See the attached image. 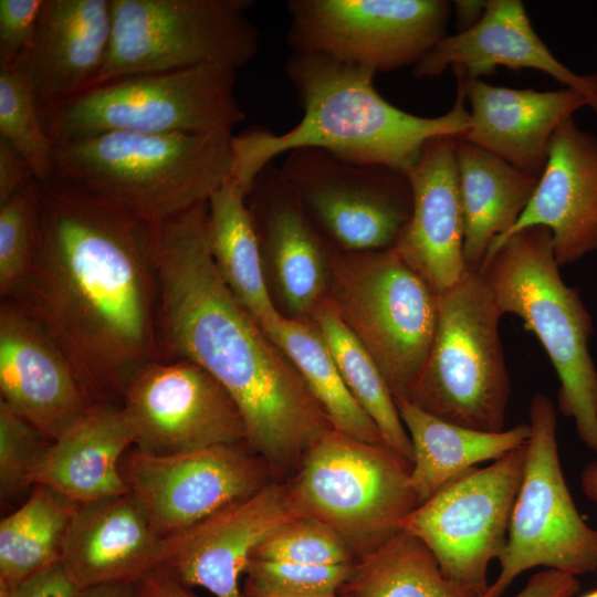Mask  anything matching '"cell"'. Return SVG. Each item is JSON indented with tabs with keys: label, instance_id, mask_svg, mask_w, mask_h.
<instances>
[{
	"label": "cell",
	"instance_id": "60d3db41",
	"mask_svg": "<svg viewBox=\"0 0 597 597\" xmlns=\"http://www.w3.org/2000/svg\"><path fill=\"white\" fill-rule=\"evenodd\" d=\"M35 178L21 154L0 138V205L24 190Z\"/></svg>",
	"mask_w": 597,
	"mask_h": 597
},
{
	"label": "cell",
	"instance_id": "e575fe53",
	"mask_svg": "<svg viewBox=\"0 0 597 597\" xmlns=\"http://www.w3.org/2000/svg\"><path fill=\"white\" fill-rule=\"evenodd\" d=\"M40 240L36 180L0 205V295L13 298L29 280Z\"/></svg>",
	"mask_w": 597,
	"mask_h": 597
},
{
	"label": "cell",
	"instance_id": "2e32d148",
	"mask_svg": "<svg viewBox=\"0 0 597 597\" xmlns=\"http://www.w3.org/2000/svg\"><path fill=\"white\" fill-rule=\"evenodd\" d=\"M121 407L133 447L145 453L174 454L247 439L230 394L189 360L159 359L144 367L127 387Z\"/></svg>",
	"mask_w": 597,
	"mask_h": 597
},
{
	"label": "cell",
	"instance_id": "52a82bcc",
	"mask_svg": "<svg viewBox=\"0 0 597 597\" xmlns=\"http://www.w3.org/2000/svg\"><path fill=\"white\" fill-rule=\"evenodd\" d=\"M235 72L199 65L119 77L41 111L42 123L55 144L113 132H232L245 118Z\"/></svg>",
	"mask_w": 597,
	"mask_h": 597
},
{
	"label": "cell",
	"instance_id": "5b68a950",
	"mask_svg": "<svg viewBox=\"0 0 597 597\" xmlns=\"http://www.w3.org/2000/svg\"><path fill=\"white\" fill-rule=\"evenodd\" d=\"M551 231L523 229L493 247L480 273L502 314H514L544 347L561 386L559 412L575 422L597 457V368L589 352L593 316L576 287L562 279Z\"/></svg>",
	"mask_w": 597,
	"mask_h": 597
},
{
	"label": "cell",
	"instance_id": "484cf974",
	"mask_svg": "<svg viewBox=\"0 0 597 597\" xmlns=\"http://www.w3.org/2000/svg\"><path fill=\"white\" fill-rule=\"evenodd\" d=\"M133 433L121 406L93 404L85 415L52 440L35 473L43 484L78 504L128 492L121 460Z\"/></svg>",
	"mask_w": 597,
	"mask_h": 597
},
{
	"label": "cell",
	"instance_id": "bcb514c9",
	"mask_svg": "<svg viewBox=\"0 0 597 597\" xmlns=\"http://www.w3.org/2000/svg\"><path fill=\"white\" fill-rule=\"evenodd\" d=\"M580 488L588 500L597 503V460L590 461L582 469Z\"/></svg>",
	"mask_w": 597,
	"mask_h": 597
},
{
	"label": "cell",
	"instance_id": "f35d334b",
	"mask_svg": "<svg viewBox=\"0 0 597 597\" xmlns=\"http://www.w3.org/2000/svg\"><path fill=\"white\" fill-rule=\"evenodd\" d=\"M44 0H0V70L15 69L29 50Z\"/></svg>",
	"mask_w": 597,
	"mask_h": 597
},
{
	"label": "cell",
	"instance_id": "4fadbf2b",
	"mask_svg": "<svg viewBox=\"0 0 597 597\" xmlns=\"http://www.w3.org/2000/svg\"><path fill=\"white\" fill-rule=\"evenodd\" d=\"M279 168L314 227L342 251L392 248L410 218L406 171L312 147L285 154Z\"/></svg>",
	"mask_w": 597,
	"mask_h": 597
},
{
	"label": "cell",
	"instance_id": "30bf717a",
	"mask_svg": "<svg viewBox=\"0 0 597 597\" xmlns=\"http://www.w3.org/2000/svg\"><path fill=\"white\" fill-rule=\"evenodd\" d=\"M252 4L250 0H111V45L96 85L199 65L244 67L259 49V32L248 15Z\"/></svg>",
	"mask_w": 597,
	"mask_h": 597
},
{
	"label": "cell",
	"instance_id": "8d00e7d4",
	"mask_svg": "<svg viewBox=\"0 0 597 597\" xmlns=\"http://www.w3.org/2000/svg\"><path fill=\"white\" fill-rule=\"evenodd\" d=\"M52 442L0 400V496L8 502L31 490Z\"/></svg>",
	"mask_w": 597,
	"mask_h": 597
},
{
	"label": "cell",
	"instance_id": "74e56055",
	"mask_svg": "<svg viewBox=\"0 0 597 597\" xmlns=\"http://www.w3.org/2000/svg\"><path fill=\"white\" fill-rule=\"evenodd\" d=\"M354 563L312 565L251 558L244 573L245 584L291 596H332L343 590Z\"/></svg>",
	"mask_w": 597,
	"mask_h": 597
},
{
	"label": "cell",
	"instance_id": "ac0fdd59",
	"mask_svg": "<svg viewBox=\"0 0 597 597\" xmlns=\"http://www.w3.org/2000/svg\"><path fill=\"white\" fill-rule=\"evenodd\" d=\"M0 392L1 401L51 440L93 405L60 346L11 300L0 306Z\"/></svg>",
	"mask_w": 597,
	"mask_h": 597
},
{
	"label": "cell",
	"instance_id": "ab89813d",
	"mask_svg": "<svg viewBox=\"0 0 597 597\" xmlns=\"http://www.w3.org/2000/svg\"><path fill=\"white\" fill-rule=\"evenodd\" d=\"M81 590L57 562L13 587L0 586V597H77Z\"/></svg>",
	"mask_w": 597,
	"mask_h": 597
},
{
	"label": "cell",
	"instance_id": "f546056e",
	"mask_svg": "<svg viewBox=\"0 0 597 597\" xmlns=\"http://www.w3.org/2000/svg\"><path fill=\"white\" fill-rule=\"evenodd\" d=\"M78 503L43 484L0 522V586L23 579L61 562L62 548Z\"/></svg>",
	"mask_w": 597,
	"mask_h": 597
},
{
	"label": "cell",
	"instance_id": "277c9868",
	"mask_svg": "<svg viewBox=\"0 0 597 597\" xmlns=\"http://www.w3.org/2000/svg\"><path fill=\"white\" fill-rule=\"evenodd\" d=\"M232 132H113L55 144L54 176L161 222L207 202L232 175Z\"/></svg>",
	"mask_w": 597,
	"mask_h": 597
},
{
	"label": "cell",
	"instance_id": "ba28073f",
	"mask_svg": "<svg viewBox=\"0 0 597 597\" xmlns=\"http://www.w3.org/2000/svg\"><path fill=\"white\" fill-rule=\"evenodd\" d=\"M411 467L385 443L332 429L285 482L300 513L333 530L357 561L400 531L419 505Z\"/></svg>",
	"mask_w": 597,
	"mask_h": 597
},
{
	"label": "cell",
	"instance_id": "681fc988",
	"mask_svg": "<svg viewBox=\"0 0 597 597\" xmlns=\"http://www.w3.org/2000/svg\"><path fill=\"white\" fill-rule=\"evenodd\" d=\"M140 597V596H139Z\"/></svg>",
	"mask_w": 597,
	"mask_h": 597
},
{
	"label": "cell",
	"instance_id": "3957f363",
	"mask_svg": "<svg viewBox=\"0 0 597 597\" xmlns=\"http://www.w3.org/2000/svg\"><path fill=\"white\" fill-rule=\"evenodd\" d=\"M285 71L298 97L301 121L282 134L250 128L231 139V178L247 196L266 166L295 149L320 148L348 161L407 171L431 139L460 137L471 125L459 78L451 109L422 117L386 101L375 88L376 72L370 69L292 51Z\"/></svg>",
	"mask_w": 597,
	"mask_h": 597
},
{
	"label": "cell",
	"instance_id": "8fae6325",
	"mask_svg": "<svg viewBox=\"0 0 597 597\" xmlns=\"http://www.w3.org/2000/svg\"><path fill=\"white\" fill-rule=\"evenodd\" d=\"M531 434L525 443L521 486L511 515L500 573L482 597H502L522 573L537 566L575 576L597 574V528L579 514L565 481L553 401L530 400Z\"/></svg>",
	"mask_w": 597,
	"mask_h": 597
},
{
	"label": "cell",
	"instance_id": "4dcf8cb0",
	"mask_svg": "<svg viewBox=\"0 0 597 597\" xmlns=\"http://www.w3.org/2000/svg\"><path fill=\"white\" fill-rule=\"evenodd\" d=\"M269 337L295 365L334 430L363 441L385 443L373 419L347 388L332 353L308 318L282 316Z\"/></svg>",
	"mask_w": 597,
	"mask_h": 597
},
{
	"label": "cell",
	"instance_id": "e0dca14e",
	"mask_svg": "<svg viewBox=\"0 0 597 597\" xmlns=\"http://www.w3.org/2000/svg\"><path fill=\"white\" fill-rule=\"evenodd\" d=\"M300 516L286 482L274 480L193 526L165 537L159 568L188 588L200 587L214 597H243L240 577L256 547Z\"/></svg>",
	"mask_w": 597,
	"mask_h": 597
},
{
	"label": "cell",
	"instance_id": "d6a6232c",
	"mask_svg": "<svg viewBox=\"0 0 597 597\" xmlns=\"http://www.w3.org/2000/svg\"><path fill=\"white\" fill-rule=\"evenodd\" d=\"M308 320L326 343L347 388L379 429L385 444L411 462V441L392 394L376 363L345 325L327 295Z\"/></svg>",
	"mask_w": 597,
	"mask_h": 597
},
{
	"label": "cell",
	"instance_id": "5bb4252c",
	"mask_svg": "<svg viewBox=\"0 0 597 597\" xmlns=\"http://www.w3.org/2000/svg\"><path fill=\"white\" fill-rule=\"evenodd\" d=\"M292 51L387 72L416 66L447 36L446 0H291Z\"/></svg>",
	"mask_w": 597,
	"mask_h": 597
},
{
	"label": "cell",
	"instance_id": "8992f818",
	"mask_svg": "<svg viewBox=\"0 0 597 597\" xmlns=\"http://www.w3.org/2000/svg\"><path fill=\"white\" fill-rule=\"evenodd\" d=\"M503 316L480 272L438 294L432 344L409 400L465 428L501 432L511 394L499 323Z\"/></svg>",
	"mask_w": 597,
	"mask_h": 597
},
{
	"label": "cell",
	"instance_id": "f1b7e54d",
	"mask_svg": "<svg viewBox=\"0 0 597 597\" xmlns=\"http://www.w3.org/2000/svg\"><path fill=\"white\" fill-rule=\"evenodd\" d=\"M206 239L220 277L269 336L283 315L270 295L247 195L232 178L207 202Z\"/></svg>",
	"mask_w": 597,
	"mask_h": 597
},
{
	"label": "cell",
	"instance_id": "7402d4cb",
	"mask_svg": "<svg viewBox=\"0 0 597 597\" xmlns=\"http://www.w3.org/2000/svg\"><path fill=\"white\" fill-rule=\"evenodd\" d=\"M470 104L471 125L463 140L474 144L538 178L545 167L549 140L574 113L589 107L579 91L517 90L495 86L452 69Z\"/></svg>",
	"mask_w": 597,
	"mask_h": 597
},
{
	"label": "cell",
	"instance_id": "836d02e7",
	"mask_svg": "<svg viewBox=\"0 0 597 597\" xmlns=\"http://www.w3.org/2000/svg\"><path fill=\"white\" fill-rule=\"evenodd\" d=\"M0 138L21 154L36 181L54 176L55 143L44 129L25 74L17 67L0 70Z\"/></svg>",
	"mask_w": 597,
	"mask_h": 597
},
{
	"label": "cell",
	"instance_id": "b9f144b4",
	"mask_svg": "<svg viewBox=\"0 0 597 597\" xmlns=\"http://www.w3.org/2000/svg\"><path fill=\"white\" fill-rule=\"evenodd\" d=\"M579 589L575 575L546 568L533 575L515 597H573Z\"/></svg>",
	"mask_w": 597,
	"mask_h": 597
},
{
	"label": "cell",
	"instance_id": "7bdbcfd3",
	"mask_svg": "<svg viewBox=\"0 0 597 597\" xmlns=\"http://www.w3.org/2000/svg\"><path fill=\"white\" fill-rule=\"evenodd\" d=\"M137 587L140 597H198L161 568L147 574Z\"/></svg>",
	"mask_w": 597,
	"mask_h": 597
},
{
	"label": "cell",
	"instance_id": "7a4b0ae2",
	"mask_svg": "<svg viewBox=\"0 0 597 597\" xmlns=\"http://www.w3.org/2000/svg\"><path fill=\"white\" fill-rule=\"evenodd\" d=\"M207 202L153 224L160 359L189 360L213 376L240 409L247 444L283 481L333 426L220 277L207 245Z\"/></svg>",
	"mask_w": 597,
	"mask_h": 597
},
{
	"label": "cell",
	"instance_id": "f6af8a7d",
	"mask_svg": "<svg viewBox=\"0 0 597 597\" xmlns=\"http://www.w3.org/2000/svg\"><path fill=\"white\" fill-rule=\"evenodd\" d=\"M457 22L460 31L473 27L483 15L486 1L459 0L453 2Z\"/></svg>",
	"mask_w": 597,
	"mask_h": 597
},
{
	"label": "cell",
	"instance_id": "d6986e66",
	"mask_svg": "<svg viewBox=\"0 0 597 597\" xmlns=\"http://www.w3.org/2000/svg\"><path fill=\"white\" fill-rule=\"evenodd\" d=\"M457 142L453 135L431 139L406 171L411 214L392 247L437 294L452 287L468 271Z\"/></svg>",
	"mask_w": 597,
	"mask_h": 597
},
{
	"label": "cell",
	"instance_id": "6da1fadb",
	"mask_svg": "<svg viewBox=\"0 0 597 597\" xmlns=\"http://www.w3.org/2000/svg\"><path fill=\"white\" fill-rule=\"evenodd\" d=\"M34 269L10 298L51 335L93 404L121 406L160 359L153 224L67 181H36Z\"/></svg>",
	"mask_w": 597,
	"mask_h": 597
},
{
	"label": "cell",
	"instance_id": "cb8c5ba5",
	"mask_svg": "<svg viewBox=\"0 0 597 597\" xmlns=\"http://www.w3.org/2000/svg\"><path fill=\"white\" fill-rule=\"evenodd\" d=\"M450 66L473 78L498 66L537 70L582 92L597 115V73L577 74L559 62L536 34L520 0H488L481 19L470 29L443 38L413 67V76L434 77Z\"/></svg>",
	"mask_w": 597,
	"mask_h": 597
},
{
	"label": "cell",
	"instance_id": "d590c367",
	"mask_svg": "<svg viewBox=\"0 0 597 597\" xmlns=\"http://www.w3.org/2000/svg\"><path fill=\"white\" fill-rule=\"evenodd\" d=\"M251 558L312 565H343L356 561L333 530L305 516L279 527L256 547Z\"/></svg>",
	"mask_w": 597,
	"mask_h": 597
},
{
	"label": "cell",
	"instance_id": "603a6c76",
	"mask_svg": "<svg viewBox=\"0 0 597 597\" xmlns=\"http://www.w3.org/2000/svg\"><path fill=\"white\" fill-rule=\"evenodd\" d=\"M111 0H44L34 39L17 69L40 111L94 87L112 39Z\"/></svg>",
	"mask_w": 597,
	"mask_h": 597
},
{
	"label": "cell",
	"instance_id": "44dd1931",
	"mask_svg": "<svg viewBox=\"0 0 597 597\" xmlns=\"http://www.w3.org/2000/svg\"><path fill=\"white\" fill-rule=\"evenodd\" d=\"M248 198L265 270L291 317L308 318L327 295L329 256L325 239L306 216L280 168L266 166L255 178ZM248 203V202H247Z\"/></svg>",
	"mask_w": 597,
	"mask_h": 597
},
{
	"label": "cell",
	"instance_id": "83f0119b",
	"mask_svg": "<svg viewBox=\"0 0 597 597\" xmlns=\"http://www.w3.org/2000/svg\"><path fill=\"white\" fill-rule=\"evenodd\" d=\"M395 401L411 441L410 483L419 504L476 464L495 461L525 444L531 434L528 423L484 432L444 421L407 399Z\"/></svg>",
	"mask_w": 597,
	"mask_h": 597
},
{
	"label": "cell",
	"instance_id": "d4e9b609",
	"mask_svg": "<svg viewBox=\"0 0 597 597\" xmlns=\"http://www.w3.org/2000/svg\"><path fill=\"white\" fill-rule=\"evenodd\" d=\"M161 537L128 491L78 504L64 538L61 563L85 589L114 582L138 583L161 565Z\"/></svg>",
	"mask_w": 597,
	"mask_h": 597
},
{
	"label": "cell",
	"instance_id": "ee69618b",
	"mask_svg": "<svg viewBox=\"0 0 597 597\" xmlns=\"http://www.w3.org/2000/svg\"><path fill=\"white\" fill-rule=\"evenodd\" d=\"M77 597H139L137 583L114 582L82 589Z\"/></svg>",
	"mask_w": 597,
	"mask_h": 597
},
{
	"label": "cell",
	"instance_id": "1f68e13d",
	"mask_svg": "<svg viewBox=\"0 0 597 597\" xmlns=\"http://www.w3.org/2000/svg\"><path fill=\"white\" fill-rule=\"evenodd\" d=\"M349 597H479L447 578L430 549L405 530L355 561Z\"/></svg>",
	"mask_w": 597,
	"mask_h": 597
},
{
	"label": "cell",
	"instance_id": "9a60e30c",
	"mask_svg": "<svg viewBox=\"0 0 597 597\" xmlns=\"http://www.w3.org/2000/svg\"><path fill=\"white\" fill-rule=\"evenodd\" d=\"M128 490L161 537L180 533L275 479L247 442L174 454L129 448L121 460Z\"/></svg>",
	"mask_w": 597,
	"mask_h": 597
},
{
	"label": "cell",
	"instance_id": "7dc6e473",
	"mask_svg": "<svg viewBox=\"0 0 597 597\" xmlns=\"http://www.w3.org/2000/svg\"><path fill=\"white\" fill-rule=\"evenodd\" d=\"M243 597H302V596H291V595H283V594H276L268 590H263L256 587H253L251 585L244 584V587L242 589ZM325 597H349V595L342 590L338 594L332 595V596H325Z\"/></svg>",
	"mask_w": 597,
	"mask_h": 597
},
{
	"label": "cell",
	"instance_id": "4316f807",
	"mask_svg": "<svg viewBox=\"0 0 597 597\" xmlns=\"http://www.w3.org/2000/svg\"><path fill=\"white\" fill-rule=\"evenodd\" d=\"M457 167L464 263L468 271L479 272L492 243L505 235L525 210L538 178L460 137Z\"/></svg>",
	"mask_w": 597,
	"mask_h": 597
},
{
	"label": "cell",
	"instance_id": "ffe728a7",
	"mask_svg": "<svg viewBox=\"0 0 597 597\" xmlns=\"http://www.w3.org/2000/svg\"><path fill=\"white\" fill-rule=\"evenodd\" d=\"M531 227L551 231L559 266L597 251V137L582 129L574 117L553 134L545 167L528 205L490 250Z\"/></svg>",
	"mask_w": 597,
	"mask_h": 597
},
{
	"label": "cell",
	"instance_id": "c3c4849f",
	"mask_svg": "<svg viewBox=\"0 0 597 597\" xmlns=\"http://www.w3.org/2000/svg\"><path fill=\"white\" fill-rule=\"evenodd\" d=\"M580 597H597V588L584 594L583 596Z\"/></svg>",
	"mask_w": 597,
	"mask_h": 597
},
{
	"label": "cell",
	"instance_id": "9c48e42d",
	"mask_svg": "<svg viewBox=\"0 0 597 597\" xmlns=\"http://www.w3.org/2000/svg\"><path fill=\"white\" fill-rule=\"evenodd\" d=\"M327 296L394 398L408 399L434 336L438 294L388 248L332 252Z\"/></svg>",
	"mask_w": 597,
	"mask_h": 597
},
{
	"label": "cell",
	"instance_id": "7c38bea8",
	"mask_svg": "<svg viewBox=\"0 0 597 597\" xmlns=\"http://www.w3.org/2000/svg\"><path fill=\"white\" fill-rule=\"evenodd\" d=\"M525 444L485 468L457 476L402 522L433 554L442 574L482 597L488 568L506 544L514 503L521 486Z\"/></svg>",
	"mask_w": 597,
	"mask_h": 597
}]
</instances>
